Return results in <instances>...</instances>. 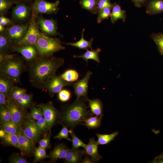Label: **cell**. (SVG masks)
Instances as JSON below:
<instances>
[{"instance_id": "cell-53", "label": "cell", "mask_w": 163, "mask_h": 163, "mask_svg": "<svg viewBox=\"0 0 163 163\" xmlns=\"http://www.w3.org/2000/svg\"><path fill=\"white\" fill-rule=\"evenodd\" d=\"M6 133L3 129L0 130V136L1 138H4L6 135Z\"/></svg>"}, {"instance_id": "cell-54", "label": "cell", "mask_w": 163, "mask_h": 163, "mask_svg": "<svg viewBox=\"0 0 163 163\" xmlns=\"http://www.w3.org/2000/svg\"><path fill=\"white\" fill-rule=\"evenodd\" d=\"M11 1L14 2V3H23L29 0H10Z\"/></svg>"}, {"instance_id": "cell-6", "label": "cell", "mask_w": 163, "mask_h": 163, "mask_svg": "<svg viewBox=\"0 0 163 163\" xmlns=\"http://www.w3.org/2000/svg\"><path fill=\"white\" fill-rule=\"evenodd\" d=\"M59 5L58 0L50 2L45 0H34L32 6V13L35 17L41 14H56L59 9Z\"/></svg>"}, {"instance_id": "cell-11", "label": "cell", "mask_w": 163, "mask_h": 163, "mask_svg": "<svg viewBox=\"0 0 163 163\" xmlns=\"http://www.w3.org/2000/svg\"><path fill=\"white\" fill-rule=\"evenodd\" d=\"M92 74L91 72L88 71L81 80L73 83L72 86L76 96V100H78L81 97H84L86 99L88 98V83Z\"/></svg>"}, {"instance_id": "cell-46", "label": "cell", "mask_w": 163, "mask_h": 163, "mask_svg": "<svg viewBox=\"0 0 163 163\" xmlns=\"http://www.w3.org/2000/svg\"><path fill=\"white\" fill-rule=\"evenodd\" d=\"M37 126L41 131L44 133L48 128L46 122L44 118H42L35 123Z\"/></svg>"}, {"instance_id": "cell-45", "label": "cell", "mask_w": 163, "mask_h": 163, "mask_svg": "<svg viewBox=\"0 0 163 163\" xmlns=\"http://www.w3.org/2000/svg\"><path fill=\"white\" fill-rule=\"evenodd\" d=\"M50 136L49 135H46L39 142V146H40L45 149L50 148Z\"/></svg>"}, {"instance_id": "cell-8", "label": "cell", "mask_w": 163, "mask_h": 163, "mask_svg": "<svg viewBox=\"0 0 163 163\" xmlns=\"http://www.w3.org/2000/svg\"><path fill=\"white\" fill-rule=\"evenodd\" d=\"M29 25V22L26 24H14L6 28L4 32L14 45L24 37L27 31Z\"/></svg>"}, {"instance_id": "cell-31", "label": "cell", "mask_w": 163, "mask_h": 163, "mask_svg": "<svg viewBox=\"0 0 163 163\" xmlns=\"http://www.w3.org/2000/svg\"><path fill=\"white\" fill-rule=\"evenodd\" d=\"M60 76L67 82H74L78 80L79 75L76 70L69 69L64 72Z\"/></svg>"}, {"instance_id": "cell-38", "label": "cell", "mask_w": 163, "mask_h": 163, "mask_svg": "<svg viewBox=\"0 0 163 163\" xmlns=\"http://www.w3.org/2000/svg\"><path fill=\"white\" fill-rule=\"evenodd\" d=\"M14 3V2L10 0H0V15L6 14Z\"/></svg>"}, {"instance_id": "cell-29", "label": "cell", "mask_w": 163, "mask_h": 163, "mask_svg": "<svg viewBox=\"0 0 163 163\" xmlns=\"http://www.w3.org/2000/svg\"><path fill=\"white\" fill-rule=\"evenodd\" d=\"M118 131L114 132L110 134H96L97 137V141L98 144L104 145L108 144L112 141L117 136Z\"/></svg>"}, {"instance_id": "cell-27", "label": "cell", "mask_w": 163, "mask_h": 163, "mask_svg": "<svg viewBox=\"0 0 163 163\" xmlns=\"http://www.w3.org/2000/svg\"><path fill=\"white\" fill-rule=\"evenodd\" d=\"M15 83L11 80L4 76L0 77V92L9 94Z\"/></svg>"}, {"instance_id": "cell-36", "label": "cell", "mask_w": 163, "mask_h": 163, "mask_svg": "<svg viewBox=\"0 0 163 163\" xmlns=\"http://www.w3.org/2000/svg\"><path fill=\"white\" fill-rule=\"evenodd\" d=\"M69 133L71 136V141L72 142V148L78 149L80 147H82L85 149L87 144L84 143L75 134L72 130H69Z\"/></svg>"}, {"instance_id": "cell-9", "label": "cell", "mask_w": 163, "mask_h": 163, "mask_svg": "<svg viewBox=\"0 0 163 163\" xmlns=\"http://www.w3.org/2000/svg\"><path fill=\"white\" fill-rule=\"evenodd\" d=\"M74 82H67L60 76L55 74L46 83L43 89L46 90L49 95L52 97L55 93H58L64 87L72 85Z\"/></svg>"}, {"instance_id": "cell-32", "label": "cell", "mask_w": 163, "mask_h": 163, "mask_svg": "<svg viewBox=\"0 0 163 163\" xmlns=\"http://www.w3.org/2000/svg\"><path fill=\"white\" fill-rule=\"evenodd\" d=\"M26 91L25 88L14 86L9 94L10 99L14 101L19 99L26 94Z\"/></svg>"}, {"instance_id": "cell-42", "label": "cell", "mask_w": 163, "mask_h": 163, "mask_svg": "<svg viewBox=\"0 0 163 163\" xmlns=\"http://www.w3.org/2000/svg\"><path fill=\"white\" fill-rule=\"evenodd\" d=\"M58 93V99L62 102L68 101L71 97V93L66 89H62Z\"/></svg>"}, {"instance_id": "cell-3", "label": "cell", "mask_w": 163, "mask_h": 163, "mask_svg": "<svg viewBox=\"0 0 163 163\" xmlns=\"http://www.w3.org/2000/svg\"><path fill=\"white\" fill-rule=\"evenodd\" d=\"M25 68L23 60L21 58L14 55L0 53V75L17 83Z\"/></svg>"}, {"instance_id": "cell-50", "label": "cell", "mask_w": 163, "mask_h": 163, "mask_svg": "<svg viewBox=\"0 0 163 163\" xmlns=\"http://www.w3.org/2000/svg\"><path fill=\"white\" fill-rule=\"evenodd\" d=\"M149 0H131L135 6L138 8H140L145 6Z\"/></svg>"}, {"instance_id": "cell-51", "label": "cell", "mask_w": 163, "mask_h": 163, "mask_svg": "<svg viewBox=\"0 0 163 163\" xmlns=\"http://www.w3.org/2000/svg\"><path fill=\"white\" fill-rule=\"evenodd\" d=\"M152 162L153 163H163V153L155 157Z\"/></svg>"}, {"instance_id": "cell-30", "label": "cell", "mask_w": 163, "mask_h": 163, "mask_svg": "<svg viewBox=\"0 0 163 163\" xmlns=\"http://www.w3.org/2000/svg\"><path fill=\"white\" fill-rule=\"evenodd\" d=\"M97 0H81L79 3L82 8L94 14L97 13Z\"/></svg>"}, {"instance_id": "cell-55", "label": "cell", "mask_w": 163, "mask_h": 163, "mask_svg": "<svg viewBox=\"0 0 163 163\" xmlns=\"http://www.w3.org/2000/svg\"><path fill=\"white\" fill-rule=\"evenodd\" d=\"M6 28L5 27L0 24V32L2 33L5 31Z\"/></svg>"}, {"instance_id": "cell-43", "label": "cell", "mask_w": 163, "mask_h": 163, "mask_svg": "<svg viewBox=\"0 0 163 163\" xmlns=\"http://www.w3.org/2000/svg\"><path fill=\"white\" fill-rule=\"evenodd\" d=\"M113 4L110 0H97V12L98 14L104 8L107 7H112Z\"/></svg>"}, {"instance_id": "cell-28", "label": "cell", "mask_w": 163, "mask_h": 163, "mask_svg": "<svg viewBox=\"0 0 163 163\" xmlns=\"http://www.w3.org/2000/svg\"><path fill=\"white\" fill-rule=\"evenodd\" d=\"M102 119V117L99 116H91L84 121V123L83 125L89 129H96L101 126Z\"/></svg>"}, {"instance_id": "cell-16", "label": "cell", "mask_w": 163, "mask_h": 163, "mask_svg": "<svg viewBox=\"0 0 163 163\" xmlns=\"http://www.w3.org/2000/svg\"><path fill=\"white\" fill-rule=\"evenodd\" d=\"M97 142L94 138L89 139L88 144L84 150V154L89 157L93 162L98 161L102 158L98 152V145Z\"/></svg>"}, {"instance_id": "cell-40", "label": "cell", "mask_w": 163, "mask_h": 163, "mask_svg": "<svg viewBox=\"0 0 163 163\" xmlns=\"http://www.w3.org/2000/svg\"><path fill=\"white\" fill-rule=\"evenodd\" d=\"M48 157L46 153L45 148L39 146L36 149L34 153V161L35 162Z\"/></svg>"}, {"instance_id": "cell-48", "label": "cell", "mask_w": 163, "mask_h": 163, "mask_svg": "<svg viewBox=\"0 0 163 163\" xmlns=\"http://www.w3.org/2000/svg\"><path fill=\"white\" fill-rule=\"evenodd\" d=\"M0 24L3 26H9L14 24V22L8 18L3 15H0Z\"/></svg>"}, {"instance_id": "cell-35", "label": "cell", "mask_w": 163, "mask_h": 163, "mask_svg": "<svg viewBox=\"0 0 163 163\" xmlns=\"http://www.w3.org/2000/svg\"><path fill=\"white\" fill-rule=\"evenodd\" d=\"M33 95L32 94H25L21 98L15 101L20 107L25 108L29 106L31 104Z\"/></svg>"}, {"instance_id": "cell-12", "label": "cell", "mask_w": 163, "mask_h": 163, "mask_svg": "<svg viewBox=\"0 0 163 163\" xmlns=\"http://www.w3.org/2000/svg\"><path fill=\"white\" fill-rule=\"evenodd\" d=\"M11 50L20 53L24 59L29 63L32 62L39 56L35 45L22 46H13Z\"/></svg>"}, {"instance_id": "cell-5", "label": "cell", "mask_w": 163, "mask_h": 163, "mask_svg": "<svg viewBox=\"0 0 163 163\" xmlns=\"http://www.w3.org/2000/svg\"><path fill=\"white\" fill-rule=\"evenodd\" d=\"M41 33L37 23L36 17L32 13L31 17L29 22L28 29L25 36L14 46H22L35 45Z\"/></svg>"}, {"instance_id": "cell-18", "label": "cell", "mask_w": 163, "mask_h": 163, "mask_svg": "<svg viewBox=\"0 0 163 163\" xmlns=\"http://www.w3.org/2000/svg\"><path fill=\"white\" fill-rule=\"evenodd\" d=\"M147 14L154 15L163 11V0H149L145 5Z\"/></svg>"}, {"instance_id": "cell-2", "label": "cell", "mask_w": 163, "mask_h": 163, "mask_svg": "<svg viewBox=\"0 0 163 163\" xmlns=\"http://www.w3.org/2000/svg\"><path fill=\"white\" fill-rule=\"evenodd\" d=\"M87 99L81 97L67 106L63 113L62 121L71 129L93 115L87 109Z\"/></svg>"}, {"instance_id": "cell-17", "label": "cell", "mask_w": 163, "mask_h": 163, "mask_svg": "<svg viewBox=\"0 0 163 163\" xmlns=\"http://www.w3.org/2000/svg\"><path fill=\"white\" fill-rule=\"evenodd\" d=\"M34 141L25 136L21 130L18 135V149L23 154H29L34 148Z\"/></svg>"}, {"instance_id": "cell-22", "label": "cell", "mask_w": 163, "mask_h": 163, "mask_svg": "<svg viewBox=\"0 0 163 163\" xmlns=\"http://www.w3.org/2000/svg\"><path fill=\"white\" fill-rule=\"evenodd\" d=\"M86 99L91 113L102 117L103 107L101 101L98 98L90 100L88 98Z\"/></svg>"}, {"instance_id": "cell-4", "label": "cell", "mask_w": 163, "mask_h": 163, "mask_svg": "<svg viewBox=\"0 0 163 163\" xmlns=\"http://www.w3.org/2000/svg\"><path fill=\"white\" fill-rule=\"evenodd\" d=\"M59 38H52L45 35L42 33L39 37L35 45L38 51L39 56H49L54 53L64 50L65 47L62 45Z\"/></svg>"}, {"instance_id": "cell-41", "label": "cell", "mask_w": 163, "mask_h": 163, "mask_svg": "<svg viewBox=\"0 0 163 163\" xmlns=\"http://www.w3.org/2000/svg\"><path fill=\"white\" fill-rule=\"evenodd\" d=\"M43 115L42 110L40 107H34L29 114V117L33 120H38L42 118Z\"/></svg>"}, {"instance_id": "cell-10", "label": "cell", "mask_w": 163, "mask_h": 163, "mask_svg": "<svg viewBox=\"0 0 163 163\" xmlns=\"http://www.w3.org/2000/svg\"><path fill=\"white\" fill-rule=\"evenodd\" d=\"M32 15L31 8L24 3H17L12 11V19L18 22H22L27 20L31 18Z\"/></svg>"}, {"instance_id": "cell-13", "label": "cell", "mask_w": 163, "mask_h": 163, "mask_svg": "<svg viewBox=\"0 0 163 163\" xmlns=\"http://www.w3.org/2000/svg\"><path fill=\"white\" fill-rule=\"evenodd\" d=\"M38 106L41 109L48 128L50 129L55 122L58 114L57 110L51 101L45 104H40Z\"/></svg>"}, {"instance_id": "cell-56", "label": "cell", "mask_w": 163, "mask_h": 163, "mask_svg": "<svg viewBox=\"0 0 163 163\" xmlns=\"http://www.w3.org/2000/svg\"><path fill=\"white\" fill-rule=\"evenodd\" d=\"M162 55L163 56V54Z\"/></svg>"}, {"instance_id": "cell-19", "label": "cell", "mask_w": 163, "mask_h": 163, "mask_svg": "<svg viewBox=\"0 0 163 163\" xmlns=\"http://www.w3.org/2000/svg\"><path fill=\"white\" fill-rule=\"evenodd\" d=\"M84 150L72 148L68 149L64 158L65 161L68 163H77L82 162Z\"/></svg>"}, {"instance_id": "cell-26", "label": "cell", "mask_w": 163, "mask_h": 163, "mask_svg": "<svg viewBox=\"0 0 163 163\" xmlns=\"http://www.w3.org/2000/svg\"><path fill=\"white\" fill-rule=\"evenodd\" d=\"M1 128L7 133L18 135L21 131L20 127L11 120L2 123Z\"/></svg>"}, {"instance_id": "cell-39", "label": "cell", "mask_w": 163, "mask_h": 163, "mask_svg": "<svg viewBox=\"0 0 163 163\" xmlns=\"http://www.w3.org/2000/svg\"><path fill=\"white\" fill-rule=\"evenodd\" d=\"M0 116L2 123L11 120V113L8 106L0 107Z\"/></svg>"}, {"instance_id": "cell-52", "label": "cell", "mask_w": 163, "mask_h": 163, "mask_svg": "<svg viewBox=\"0 0 163 163\" xmlns=\"http://www.w3.org/2000/svg\"><path fill=\"white\" fill-rule=\"evenodd\" d=\"M82 163H93L92 160L88 156H86L82 160Z\"/></svg>"}, {"instance_id": "cell-24", "label": "cell", "mask_w": 163, "mask_h": 163, "mask_svg": "<svg viewBox=\"0 0 163 163\" xmlns=\"http://www.w3.org/2000/svg\"><path fill=\"white\" fill-rule=\"evenodd\" d=\"M85 31V29H83L82 32L81 38L79 41L75 42L63 43L81 49L86 50L88 48L91 49H92V46L93 38H91L89 41L85 39L84 37V33Z\"/></svg>"}, {"instance_id": "cell-1", "label": "cell", "mask_w": 163, "mask_h": 163, "mask_svg": "<svg viewBox=\"0 0 163 163\" xmlns=\"http://www.w3.org/2000/svg\"><path fill=\"white\" fill-rule=\"evenodd\" d=\"M64 60L53 56H39L29 63L28 72L32 85L38 89H43L47 81L56 74L57 69L62 66Z\"/></svg>"}, {"instance_id": "cell-20", "label": "cell", "mask_w": 163, "mask_h": 163, "mask_svg": "<svg viewBox=\"0 0 163 163\" xmlns=\"http://www.w3.org/2000/svg\"><path fill=\"white\" fill-rule=\"evenodd\" d=\"M67 146L63 144H59L56 145L50 152V157L53 162L57 160L64 158L68 150Z\"/></svg>"}, {"instance_id": "cell-25", "label": "cell", "mask_w": 163, "mask_h": 163, "mask_svg": "<svg viewBox=\"0 0 163 163\" xmlns=\"http://www.w3.org/2000/svg\"><path fill=\"white\" fill-rule=\"evenodd\" d=\"M13 44L9 40L4 32L0 33V53L8 54V50H11Z\"/></svg>"}, {"instance_id": "cell-34", "label": "cell", "mask_w": 163, "mask_h": 163, "mask_svg": "<svg viewBox=\"0 0 163 163\" xmlns=\"http://www.w3.org/2000/svg\"><path fill=\"white\" fill-rule=\"evenodd\" d=\"M3 139L6 143L18 148V135L6 133L5 136Z\"/></svg>"}, {"instance_id": "cell-15", "label": "cell", "mask_w": 163, "mask_h": 163, "mask_svg": "<svg viewBox=\"0 0 163 163\" xmlns=\"http://www.w3.org/2000/svg\"><path fill=\"white\" fill-rule=\"evenodd\" d=\"M21 131L25 136L34 141L39 138L42 132L35 123L30 119L27 120Z\"/></svg>"}, {"instance_id": "cell-23", "label": "cell", "mask_w": 163, "mask_h": 163, "mask_svg": "<svg viewBox=\"0 0 163 163\" xmlns=\"http://www.w3.org/2000/svg\"><path fill=\"white\" fill-rule=\"evenodd\" d=\"M87 51L83 54L81 55H74V58H80L85 60L88 63V60L92 59L96 61L98 63L100 62L99 57V53L101 51V50L99 48H97L96 50L91 49L88 50L86 49Z\"/></svg>"}, {"instance_id": "cell-14", "label": "cell", "mask_w": 163, "mask_h": 163, "mask_svg": "<svg viewBox=\"0 0 163 163\" xmlns=\"http://www.w3.org/2000/svg\"><path fill=\"white\" fill-rule=\"evenodd\" d=\"M11 117V120L20 127L24 118L23 108L19 106L15 101L10 99L8 104Z\"/></svg>"}, {"instance_id": "cell-33", "label": "cell", "mask_w": 163, "mask_h": 163, "mask_svg": "<svg viewBox=\"0 0 163 163\" xmlns=\"http://www.w3.org/2000/svg\"><path fill=\"white\" fill-rule=\"evenodd\" d=\"M151 37L156 44L160 53L163 54V33H153Z\"/></svg>"}, {"instance_id": "cell-47", "label": "cell", "mask_w": 163, "mask_h": 163, "mask_svg": "<svg viewBox=\"0 0 163 163\" xmlns=\"http://www.w3.org/2000/svg\"><path fill=\"white\" fill-rule=\"evenodd\" d=\"M10 100L9 94L0 92V107L7 106L8 103Z\"/></svg>"}, {"instance_id": "cell-7", "label": "cell", "mask_w": 163, "mask_h": 163, "mask_svg": "<svg viewBox=\"0 0 163 163\" xmlns=\"http://www.w3.org/2000/svg\"><path fill=\"white\" fill-rule=\"evenodd\" d=\"M36 20L40 31L43 35L49 37L57 35L62 36L57 31L56 21L53 19H46L39 15L36 17Z\"/></svg>"}, {"instance_id": "cell-44", "label": "cell", "mask_w": 163, "mask_h": 163, "mask_svg": "<svg viewBox=\"0 0 163 163\" xmlns=\"http://www.w3.org/2000/svg\"><path fill=\"white\" fill-rule=\"evenodd\" d=\"M69 133V130L68 129L67 126L64 125L60 131L54 137V138L59 139H64L69 141H71V139L68 137Z\"/></svg>"}, {"instance_id": "cell-49", "label": "cell", "mask_w": 163, "mask_h": 163, "mask_svg": "<svg viewBox=\"0 0 163 163\" xmlns=\"http://www.w3.org/2000/svg\"><path fill=\"white\" fill-rule=\"evenodd\" d=\"M10 162L12 163H27V161L24 158L18 155H14L11 158Z\"/></svg>"}, {"instance_id": "cell-21", "label": "cell", "mask_w": 163, "mask_h": 163, "mask_svg": "<svg viewBox=\"0 0 163 163\" xmlns=\"http://www.w3.org/2000/svg\"><path fill=\"white\" fill-rule=\"evenodd\" d=\"M110 18L113 24L119 19H121L124 22L126 19V11L122 10L119 4L114 3L113 4Z\"/></svg>"}, {"instance_id": "cell-37", "label": "cell", "mask_w": 163, "mask_h": 163, "mask_svg": "<svg viewBox=\"0 0 163 163\" xmlns=\"http://www.w3.org/2000/svg\"><path fill=\"white\" fill-rule=\"evenodd\" d=\"M112 7H107L105 8L98 13L97 21L98 23H101L103 21L108 19L110 17Z\"/></svg>"}]
</instances>
